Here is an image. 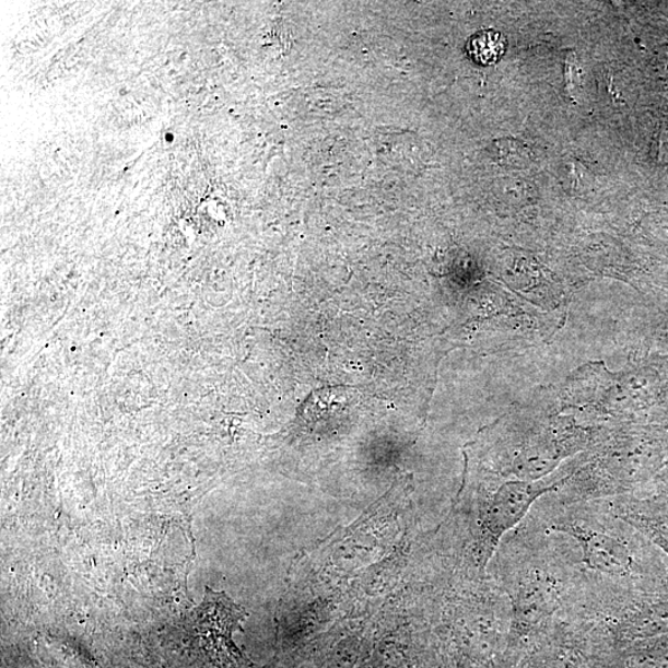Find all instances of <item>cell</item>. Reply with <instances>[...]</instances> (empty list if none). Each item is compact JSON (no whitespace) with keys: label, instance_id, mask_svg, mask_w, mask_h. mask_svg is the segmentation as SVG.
Wrapping results in <instances>:
<instances>
[{"label":"cell","instance_id":"2","mask_svg":"<svg viewBox=\"0 0 668 668\" xmlns=\"http://www.w3.org/2000/svg\"><path fill=\"white\" fill-rule=\"evenodd\" d=\"M248 616L246 609L234 603L224 591L206 587L202 605L188 613L187 626L195 636L213 646L233 651L232 634ZM235 651V648H234Z\"/></svg>","mask_w":668,"mask_h":668},{"label":"cell","instance_id":"1","mask_svg":"<svg viewBox=\"0 0 668 668\" xmlns=\"http://www.w3.org/2000/svg\"><path fill=\"white\" fill-rule=\"evenodd\" d=\"M553 485L536 482H507L494 494L481 512V551L484 562L491 558L502 536L514 529L532 504Z\"/></svg>","mask_w":668,"mask_h":668},{"label":"cell","instance_id":"4","mask_svg":"<svg viewBox=\"0 0 668 668\" xmlns=\"http://www.w3.org/2000/svg\"><path fill=\"white\" fill-rule=\"evenodd\" d=\"M559 605V590L554 582L541 576L525 578L513 596V624L519 632L540 625Z\"/></svg>","mask_w":668,"mask_h":668},{"label":"cell","instance_id":"3","mask_svg":"<svg viewBox=\"0 0 668 668\" xmlns=\"http://www.w3.org/2000/svg\"><path fill=\"white\" fill-rule=\"evenodd\" d=\"M558 529L576 539L582 549L583 562L590 570L611 577H624L632 572L630 551L614 535L578 524H560Z\"/></svg>","mask_w":668,"mask_h":668},{"label":"cell","instance_id":"5","mask_svg":"<svg viewBox=\"0 0 668 668\" xmlns=\"http://www.w3.org/2000/svg\"><path fill=\"white\" fill-rule=\"evenodd\" d=\"M625 614L620 628L629 637L646 638L668 633V600L644 603Z\"/></svg>","mask_w":668,"mask_h":668},{"label":"cell","instance_id":"6","mask_svg":"<svg viewBox=\"0 0 668 668\" xmlns=\"http://www.w3.org/2000/svg\"><path fill=\"white\" fill-rule=\"evenodd\" d=\"M506 45V37L502 33L484 31L470 37L467 54L476 63L489 66L503 58Z\"/></svg>","mask_w":668,"mask_h":668}]
</instances>
